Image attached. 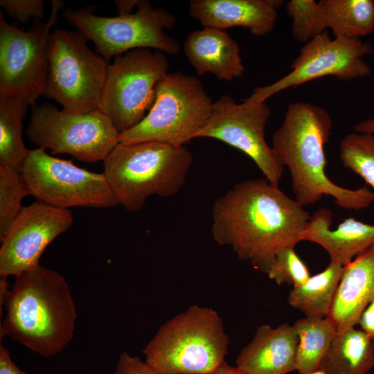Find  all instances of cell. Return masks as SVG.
Segmentation results:
<instances>
[{"mask_svg":"<svg viewBox=\"0 0 374 374\" xmlns=\"http://www.w3.org/2000/svg\"><path fill=\"white\" fill-rule=\"evenodd\" d=\"M374 368V341L361 329L337 332L319 368L326 374H366Z\"/></svg>","mask_w":374,"mask_h":374,"instance_id":"obj_21","label":"cell"},{"mask_svg":"<svg viewBox=\"0 0 374 374\" xmlns=\"http://www.w3.org/2000/svg\"><path fill=\"white\" fill-rule=\"evenodd\" d=\"M374 297V243L346 264L329 315L337 332L355 327Z\"/></svg>","mask_w":374,"mask_h":374,"instance_id":"obj_19","label":"cell"},{"mask_svg":"<svg viewBox=\"0 0 374 374\" xmlns=\"http://www.w3.org/2000/svg\"><path fill=\"white\" fill-rule=\"evenodd\" d=\"M281 0H193L189 14L204 27L225 30L248 29L255 36L270 33L278 17Z\"/></svg>","mask_w":374,"mask_h":374,"instance_id":"obj_16","label":"cell"},{"mask_svg":"<svg viewBox=\"0 0 374 374\" xmlns=\"http://www.w3.org/2000/svg\"><path fill=\"white\" fill-rule=\"evenodd\" d=\"M266 274L278 285L287 284L293 287L300 286L311 276L308 267L296 254L294 247L280 251Z\"/></svg>","mask_w":374,"mask_h":374,"instance_id":"obj_29","label":"cell"},{"mask_svg":"<svg viewBox=\"0 0 374 374\" xmlns=\"http://www.w3.org/2000/svg\"><path fill=\"white\" fill-rule=\"evenodd\" d=\"M114 374H162L139 357L123 351L118 356Z\"/></svg>","mask_w":374,"mask_h":374,"instance_id":"obj_31","label":"cell"},{"mask_svg":"<svg viewBox=\"0 0 374 374\" xmlns=\"http://www.w3.org/2000/svg\"><path fill=\"white\" fill-rule=\"evenodd\" d=\"M27 107L17 97L0 96V165L20 172L29 151L21 136V121Z\"/></svg>","mask_w":374,"mask_h":374,"instance_id":"obj_25","label":"cell"},{"mask_svg":"<svg viewBox=\"0 0 374 374\" xmlns=\"http://www.w3.org/2000/svg\"><path fill=\"white\" fill-rule=\"evenodd\" d=\"M326 29L334 37L359 38L374 30L373 0H321Z\"/></svg>","mask_w":374,"mask_h":374,"instance_id":"obj_23","label":"cell"},{"mask_svg":"<svg viewBox=\"0 0 374 374\" xmlns=\"http://www.w3.org/2000/svg\"><path fill=\"white\" fill-rule=\"evenodd\" d=\"M51 5L48 21L34 19L26 31L7 23L0 12V96L17 97L33 109L43 95L51 29L64 3L53 0Z\"/></svg>","mask_w":374,"mask_h":374,"instance_id":"obj_10","label":"cell"},{"mask_svg":"<svg viewBox=\"0 0 374 374\" xmlns=\"http://www.w3.org/2000/svg\"><path fill=\"white\" fill-rule=\"evenodd\" d=\"M73 223L69 209L40 202L24 206L0 248V278L16 276L38 265L47 246Z\"/></svg>","mask_w":374,"mask_h":374,"instance_id":"obj_15","label":"cell"},{"mask_svg":"<svg viewBox=\"0 0 374 374\" xmlns=\"http://www.w3.org/2000/svg\"><path fill=\"white\" fill-rule=\"evenodd\" d=\"M213 102L201 80L181 71L159 82L154 103L137 125L120 134V143L154 141L185 146L208 121Z\"/></svg>","mask_w":374,"mask_h":374,"instance_id":"obj_6","label":"cell"},{"mask_svg":"<svg viewBox=\"0 0 374 374\" xmlns=\"http://www.w3.org/2000/svg\"><path fill=\"white\" fill-rule=\"evenodd\" d=\"M229 344L217 312L193 305L161 326L143 353L162 374H213L226 362Z\"/></svg>","mask_w":374,"mask_h":374,"instance_id":"obj_5","label":"cell"},{"mask_svg":"<svg viewBox=\"0 0 374 374\" xmlns=\"http://www.w3.org/2000/svg\"><path fill=\"white\" fill-rule=\"evenodd\" d=\"M21 174L29 195L55 207L105 208L118 204L104 173L52 157L44 148L28 151Z\"/></svg>","mask_w":374,"mask_h":374,"instance_id":"obj_12","label":"cell"},{"mask_svg":"<svg viewBox=\"0 0 374 374\" xmlns=\"http://www.w3.org/2000/svg\"><path fill=\"white\" fill-rule=\"evenodd\" d=\"M311 215L266 179L241 181L217 199L211 233L220 245L267 273L276 254L295 247Z\"/></svg>","mask_w":374,"mask_h":374,"instance_id":"obj_1","label":"cell"},{"mask_svg":"<svg viewBox=\"0 0 374 374\" xmlns=\"http://www.w3.org/2000/svg\"><path fill=\"white\" fill-rule=\"evenodd\" d=\"M92 11V7L66 9L62 15L95 44L107 62L140 48H155L171 55L179 52L178 41L164 32L175 27V17L163 8H154L149 1L139 0L136 12L126 16L105 17Z\"/></svg>","mask_w":374,"mask_h":374,"instance_id":"obj_8","label":"cell"},{"mask_svg":"<svg viewBox=\"0 0 374 374\" xmlns=\"http://www.w3.org/2000/svg\"><path fill=\"white\" fill-rule=\"evenodd\" d=\"M286 11L292 19V33L297 41L306 44L326 31L324 14L319 2L291 0L286 4Z\"/></svg>","mask_w":374,"mask_h":374,"instance_id":"obj_28","label":"cell"},{"mask_svg":"<svg viewBox=\"0 0 374 374\" xmlns=\"http://www.w3.org/2000/svg\"><path fill=\"white\" fill-rule=\"evenodd\" d=\"M0 5L8 15L22 24L31 18L40 20L44 17L42 0H1Z\"/></svg>","mask_w":374,"mask_h":374,"instance_id":"obj_30","label":"cell"},{"mask_svg":"<svg viewBox=\"0 0 374 374\" xmlns=\"http://www.w3.org/2000/svg\"><path fill=\"white\" fill-rule=\"evenodd\" d=\"M373 53L368 42L359 38L331 39L326 30L305 44L289 73L271 84L256 87L247 99L266 102L285 89L326 76L344 81L368 76L371 69L363 57Z\"/></svg>","mask_w":374,"mask_h":374,"instance_id":"obj_13","label":"cell"},{"mask_svg":"<svg viewBox=\"0 0 374 374\" xmlns=\"http://www.w3.org/2000/svg\"><path fill=\"white\" fill-rule=\"evenodd\" d=\"M184 51L199 75L210 73L219 80L231 81L244 72L238 44L225 30L204 27L191 32Z\"/></svg>","mask_w":374,"mask_h":374,"instance_id":"obj_20","label":"cell"},{"mask_svg":"<svg viewBox=\"0 0 374 374\" xmlns=\"http://www.w3.org/2000/svg\"><path fill=\"white\" fill-rule=\"evenodd\" d=\"M297 346L293 326L263 324L240 352L235 367L244 374H287L296 371Z\"/></svg>","mask_w":374,"mask_h":374,"instance_id":"obj_17","label":"cell"},{"mask_svg":"<svg viewBox=\"0 0 374 374\" xmlns=\"http://www.w3.org/2000/svg\"><path fill=\"white\" fill-rule=\"evenodd\" d=\"M80 31L56 29L48 47V71L43 95L71 114L99 109L109 63L93 52Z\"/></svg>","mask_w":374,"mask_h":374,"instance_id":"obj_7","label":"cell"},{"mask_svg":"<svg viewBox=\"0 0 374 374\" xmlns=\"http://www.w3.org/2000/svg\"><path fill=\"white\" fill-rule=\"evenodd\" d=\"M332 127V118L325 108L310 103H292L273 134L274 154L289 169L295 200L302 206L314 204L329 195L341 208H366L374 201V192L366 186L355 190L341 187L325 172L324 145Z\"/></svg>","mask_w":374,"mask_h":374,"instance_id":"obj_3","label":"cell"},{"mask_svg":"<svg viewBox=\"0 0 374 374\" xmlns=\"http://www.w3.org/2000/svg\"><path fill=\"white\" fill-rule=\"evenodd\" d=\"M0 374H27L12 362L9 350L0 344Z\"/></svg>","mask_w":374,"mask_h":374,"instance_id":"obj_33","label":"cell"},{"mask_svg":"<svg viewBox=\"0 0 374 374\" xmlns=\"http://www.w3.org/2000/svg\"><path fill=\"white\" fill-rule=\"evenodd\" d=\"M15 278L10 289L0 280L1 339L8 336L44 357L58 354L72 340L77 317L66 279L40 265Z\"/></svg>","mask_w":374,"mask_h":374,"instance_id":"obj_2","label":"cell"},{"mask_svg":"<svg viewBox=\"0 0 374 374\" xmlns=\"http://www.w3.org/2000/svg\"><path fill=\"white\" fill-rule=\"evenodd\" d=\"M332 213L328 208L317 210L307 222L301 235L302 241H310L323 247L330 260L344 265L374 243V224L344 219L335 229H331Z\"/></svg>","mask_w":374,"mask_h":374,"instance_id":"obj_18","label":"cell"},{"mask_svg":"<svg viewBox=\"0 0 374 374\" xmlns=\"http://www.w3.org/2000/svg\"><path fill=\"white\" fill-rule=\"evenodd\" d=\"M193 161L185 146L119 143L103 161V173L118 204L135 212L152 195L177 194L186 181Z\"/></svg>","mask_w":374,"mask_h":374,"instance_id":"obj_4","label":"cell"},{"mask_svg":"<svg viewBox=\"0 0 374 374\" xmlns=\"http://www.w3.org/2000/svg\"><path fill=\"white\" fill-rule=\"evenodd\" d=\"M341 141L339 157L344 168L361 177L374 189V120L363 121Z\"/></svg>","mask_w":374,"mask_h":374,"instance_id":"obj_26","label":"cell"},{"mask_svg":"<svg viewBox=\"0 0 374 374\" xmlns=\"http://www.w3.org/2000/svg\"><path fill=\"white\" fill-rule=\"evenodd\" d=\"M309 374H326L323 371L320 370V369H317Z\"/></svg>","mask_w":374,"mask_h":374,"instance_id":"obj_36","label":"cell"},{"mask_svg":"<svg viewBox=\"0 0 374 374\" xmlns=\"http://www.w3.org/2000/svg\"><path fill=\"white\" fill-rule=\"evenodd\" d=\"M28 194L21 172L0 165V241L8 234L12 224L24 206L22 199Z\"/></svg>","mask_w":374,"mask_h":374,"instance_id":"obj_27","label":"cell"},{"mask_svg":"<svg viewBox=\"0 0 374 374\" xmlns=\"http://www.w3.org/2000/svg\"><path fill=\"white\" fill-rule=\"evenodd\" d=\"M271 112L266 102L243 100L237 103L228 95L213 103L211 115L195 138H212L247 154L271 184L278 186L284 167L265 140Z\"/></svg>","mask_w":374,"mask_h":374,"instance_id":"obj_14","label":"cell"},{"mask_svg":"<svg viewBox=\"0 0 374 374\" xmlns=\"http://www.w3.org/2000/svg\"><path fill=\"white\" fill-rule=\"evenodd\" d=\"M357 325L374 341V297L362 311Z\"/></svg>","mask_w":374,"mask_h":374,"instance_id":"obj_32","label":"cell"},{"mask_svg":"<svg viewBox=\"0 0 374 374\" xmlns=\"http://www.w3.org/2000/svg\"><path fill=\"white\" fill-rule=\"evenodd\" d=\"M292 326L298 337L296 371L299 374H309L319 368L337 333L336 328L328 317H305Z\"/></svg>","mask_w":374,"mask_h":374,"instance_id":"obj_24","label":"cell"},{"mask_svg":"<svg viewBox=\"0 0 374 374\" xmlns=\"http://www.w3.org/2000/svg\"><path fill=\"white\" fill-rule=\"evenodd\" d=\"M213 374H244L235 366H232L226 362Z\"/></svg>","mask_w":374,"mask_h":374,"instance_id":"obj_35","label":"cell"},{"mask_svg":"<svg viewBox=\"0 0 374 374\" xmlns=\"http://www.w3.org/2000/svg\"><path fill=\"white\" fill-rule=\"evenodd\" d=\"M164 53L131 50L109 64L99 110L120 132L130 130L152 107L161 80L169 73Z\"/></svg>","mask_w":374,"mask_h":374,"instance_id":"obj_9","label":"cell"},{"mask_svg":"<svg viewBox=\"0 0 374 374\" xmlns=\"http://www.w3.org/2000/svg\"><path fill=\"white\" fill-rule=\"evenodd\" d=\"M26 134L38 148L88 163L103 161L120 143L121 134L99 109L71 114L50 104L33 109Z\"/></svg>","mask_w":374,"mask_h":374,"instance_id":"obj_11","label":"cell"},{"mask_svg":"<svg viewBox=\"0 0 374 374\" xmlns=\"http://www.w3.org/2000/svg\"><path fill=\"white\" fill-rule=\"evenodd\" d=\"M345 265L330 260L320 273L290 292L289 304L307 317H327L332 308Z\"/></svg>","mask_w":374,"mask_h":374,"instance_id":"obj_22","label":"cell"},{"mask_svg":"<svg viewBox=\"0 0 374 374\" xmlns=\"http://www.w3.org/2000/svg\"><path fill=\"white\" fill-rule=\"evenodd\" d=\"M139 0H116V8L118 16H126L132 14V12Z\"/></svg>","mask_w":374,"mask_h":374,"instance_id":"obj_34","label":"cell"}]
</instances>
